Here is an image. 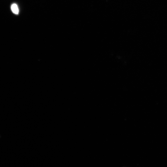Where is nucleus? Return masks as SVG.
<instances>
[{
  "label": "nucleus",
  "instance_id": "nucleus-1",
  "mask_svg": "<svg viewBox=\"0 0 167 167\" xmlns=\"http://www.w3.org/2000/svg\"><path fill=\"white\" fill-rule=\"evenodd\" d=\"M11 9L12 12L16 15H18L19 10L17 5L16 4H12L11 6Z\"/></svg>",
  "mask_w": 167,
  "mask_h": 167
}]
</instances>
